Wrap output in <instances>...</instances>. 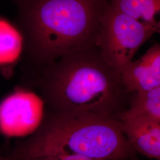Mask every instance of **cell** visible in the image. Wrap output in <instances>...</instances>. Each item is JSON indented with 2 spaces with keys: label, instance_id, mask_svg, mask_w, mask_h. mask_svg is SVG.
Instances as JSON below:
<instances>
[{
  "label": "cell",
  "instance_id": "1",
  "mask_svg": "<svg viewBox=\"0 0 160 160\" xmlns=\"http://www.w3.org/2000/svg\"><path fill=\"white\" fill-rule=\"evenodd\" d=\"M44 102L56 112L96 114L119 120L129 93L97 46L69 53L42 68Z\"/></svg>",
  "mask_w": 160,
  "mask_h": 160
},
{
  "label": "cell",
  "instance_id": "2",
  "mask_svg": "<svg viewBox=\"0 0 160 160\" xmlns=\"http://www.w3.org/2000/svg\"><path fill=\"white\" fill-rule=\"evenodd\" d=\"M107 0H20L18 23L29 58L43 68L96 46Z\"/></svg>",
  "mask_w": 160,
  "mask_h": 160
},
{
  "label": "cell",
  "instance_id": "3",
  "mask_svg": "<svg viewBox=\"0 0 160 160\" xmlns=\"http://www.w3.org/2000/svg\"><path fill=\"white\" fill-rule=\"evenodd\" d=\"M133 152L119 120L90 113L52 111L7 158L75 155L93 160H122Z\"/></svg>",
  "mask_w": 160,
  "mask_h": 160
},
{
  "label": "cell",
  "instance_id": "4",
  "mask_svg": "<svg viewBox=\"0 0 160 160\" xmlns=\"http://www.w3.org/2000/svg\"><path fill=\"white\" fill-rule=\"evenodd\" d=\"M159 30L160 27L135 20L109 3L100 19L96 46L108 63L120 74L140 47Z\"/></svg>",
  "mask_w": 160,
  "mask_h": 160
},
{
  "label": "cell",
  "instance_id": "5",
  "mask_svg": "<svg viewBox=\"0 0 160 160\" xmlns=\"http://www.w3.org/2000/svg\"><path fill=\"white\" fill-rule=\"evenodd\" d=\"M43 100L33 92L19 89L0 103V132L8 137L32 135L44 119Z\"/></svg>",
  "mask_w": 160,
  "mask_h": 160
},
{
  "label": "cell",
  "instance_id": "6",
  "mask_svg": "<svg viewBox=\"0 0 160 160\" xmlns=\"http://www.w3.org/2000/svg\"><path fill=\"white\" fill-rule=\"evenodd\" d=\"M120 75L123 85L129 94L160 87V44H155L142 57L127 65Z\"/></svg>",
  "mask_w": 160,
  "mask_h": 160
},
{
  "label": "cell",
  "instance_id": "7",
  "mask_svg": "<svg viewBox=\"0 0 160 160\" xmlns=\"http://www.w3.org/2000/svg\"><path fill=\"white\" fill-rule=\"evenodd\" d=\"M119 121L122 132L133 151L160 160V122L143 118Z\"/></svg>",
  "mask_w": 160,
  "mask_h": 160
},
{
  "label": "cell",
  "instance_id": "8",
  "mask_svg": "<svg viewBox=\"0 0 160 160\" xmlns=\"http://www.w3.org/2000/svg\"><path fill=\"white\" fill-rule=\"evenodd\" d=\"M132 94L128 108L120 114L119 120L143 118L160 123V87Z\"/></svg>",
  "mask_w": 160,
  "mask_h": 160
},
{
  "label": "cell",
  "instance_id": "9",
  "mask_svg": "<svg viewBox=\"0 0 160 160\" xmlns=\"http://www.w3.org/2000/svg\"><path fill=\"white\" fill-rule=\"evenodd\" d=\"M119 12L141 23L160 27L155 17L160 13V0H107Z\"/></svg>",
  "mask_w": 160,
  "mask_h": 160
},
{
  "label": "cell",
  "instance_id": "10",
  "mask_svg": "<svg viewBox=\"0 0 160 160\" xmlns=\"http://www.w3.org/2000/svg\"><path fill=\"white\" fill-rule=\"evenodd\" d=\"M7 160H93L88 158H86L80 155H48L35 157L24 158L17 159H8Z\"/></svg>",
  "mask_w": 160,
  "mask_h": 160
}]
</instances>
